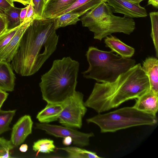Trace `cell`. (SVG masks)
Listing matches in <instances>:
<instances>
[{"instance_id":"11","label":"cell","mask_w":158,"mask_h":158,"mask_svg":"<svg viewBox=\"0 0 158 158\" xmlns=\"http://www.w3.org/2000/svg\"><path fill=\"white\" fill-rule=\"evenodd\" d=\"M33 124L31 116L26 115L20 118L13 126L10 141L14 146H18L23 143L31 133Z\"/></svg>"},{"instance_id":"31","label":"cell","mask_w":158,"mask_h":158,"mask_svg":"<svg viewBox=\"0 0 158 158\" xmlns=\"http://www.w3.org/2000/svg\"><path fill=\"white\" fill-rule=\"evenodd\" d=\"M8 95V94L5 91L0 89V109L6 99Z\"/></svg>"},{"instance_id":"6","label":"cell","mask_w":158,"mask_h":158,"mask_svg":"<svg viewBox=\"0 0 158 158\" xmlns=\"http://www.w3.org/2000/svg\"><path fill=\"white\" fill-rule=\"evenodd\" d=\"M88 123L97 125L103 133L114 132L135 126H153L158 122L156 115L140 111L132 107H125L87 118Z\"/></svg>"},{"instance_id":"18","label":"cell","mask_w":158,"mask_h":158,"mask_svg":"<svg viewBox=\"0 0 158 158\" xmlns=\"http://www.w3.org/2000/svg\"><path fill=\"white\" fill-rule=\"evenodd\" d=\"M106 0H77L71 6L60 13L56 17L68 13L76 14L80 17L101 3L103 2H106Z\"/></svg>"},{"instance_id":"33","label":"cell","mask_w":158,"mask_h":158,"mask_svg":"<svg viewBox=\"0 0 158 158\" xmlns=\"http://www.w3.org/2000/svg\"><path fill=\"white\" fill-rule=\"evenodd\" d=\"M73 142V140L70 136H67L64 138L62 143L63 144L66 146H69Z\"/></svg>"},{"instance_id":"2","label":"cell","mask_w":158,"mask_h":158,"mask_svg":"<svg viewBox=\"0 0 158 158\" xmlns=\"http://www.w3.org/2000/svg\"><path fill=\"white\" fill-rule=\"evenodd\" d=\"M150 89L148 77L139 63L114 81L96 83L85 104L101 113L117 107L128 100L137 98Z\"/></svg>"},{"instance_id":"25","label":"cell","mask_w":158,"mask_h":158,"mask_svg":"<svg viewBox=\"0 0 158 158\" xmlns=\"http://www.w3.org/2000/svg\"><path fill=\"white\" fill-rule=\"evenodd\" d=\"M14 146L10 140L0 137V158H11L12 151Z\"/></svg>"},{"instance_id":"9","label":"cell","mask_w":158,"mask_h":158,"mask_svg":"<svg viewBox=\"0 0 158 158\" xmlns=\"http://www.w3.org/2000/svg\"><path fill=\"white\" fill-rule=\"evenodd\" d=\"M107 4L113 7L114 12L122 14L129 18L144 17L148 14L146 9L139 3L129 0H107Z\"/></svg>"},{"instance_id":"8","label":"cell","mask_w":158,"mask_h":158,"mask_svg":"<svg viewBox=\"0 0 158 158\" xmlns=\"http://www.w3.org/2000/svg\"><path fill=\"white\" fill-rule=\"evenodd\" d=\"M35 128L44 131L48 134L57 137L64 138L70 136L73 144L81 147L88 146L90 138L94 136L93 132L85 133L72 128L47 123H36Z\"/></svg>"},{"instance_id":"24","label":"cell","mask_w":158,"mask_h":158,"mask_svg":"<svg viewBox=\"0 0 158 158\" xmlns=\"http://www.w3.org/2000/svg\"><path fill=\"white\" fill-rule=\"evenodd\" d=\"M149 15L152 24L151 36L153 42L156 56L158 57V12H151L150 13Z\"/></svg>"},{"instance_id":"39","label":"cell","mask_w":158,"mask_h":158,"mask_svg":"<svg viewBox=\"0 0 158 158\" xmlns=\"http://www.w3.org/2000/svg\"><path fill=\"white\" fill-rule=\"evenodd\" d=\"M8 1L11 5L13 6H14V3H13V0H6Z\"/></svg>"},{"instance_id":"30","label":"cell","mask_w":158,"mask_h":158,"mask_svg":"<svg viewBox=\"0 0 158 158\" xmlns=\"http://www.w3.org/2000/svg\"><path fill=\"white\" fill-rule=\"evenodd\" d=\"M12 6L6 0H0V8L4 12L9 10Z\"/></svg>"},{"instance_id":"38","label":"cell","mask_w":158,"mask_h":158,"mask_svg":"<svg viewBox=\"0 0 158 158\" xmlns=\"http://www.w3.org/2000/svg\"><path fill=\"white\" fill-rule=\"evenodd\" d=\"M131 1L134 3H139L142 1L144 0H129Z\"/></svg>"},{"instance_id":"15","label":"cell","mask_w":158,"mask_h":158,"mask_svg":"<svg viewBox=\"0 0 158 158\" xmlns=\"http://www.w3.org/2000/svg\"><path fill=\"white\" fill-rule=\"evenodd\" d=\"M15 75L9 63L0 60V89L12 91L15 85Z\"/></svg>"},{"instance_id":"16","label":"cell","mask_w":158,"mask_h":158,"mask_svg":"<svg viewBox=\"0 0 158 158\" xmlns=\"http://www.w3.org/2000/svg\"><path fill=\"white\" fill-rule=\"evenodd\" d=\"M47 103L45 107L36 116V118L40 123H48L58 119L64 107L65 102L60 103Z\"/></svg>"},{"instance_id":"27","label":"cell","mask_w":158,"mask_h":158,"mask_svg":"<svg viewBox=\"0 0 158 158\" xmlns=\"http://www.w3.org/2000/svg\"><path fill=\"white\" fill-rule=\"evenodd\" d=\"M47 0H31L34 13V19L43 18L42 14Z\"/></svg>"},{"instance_id":"23","label":"cell","mask_w":158,"mask_h":158,"mask_svg":"<svg viewBox=\"0 0 158 158\" xmlns=\"http://www.w3.org/2000/svg\"><path fill=\"white\" fill-rule=\"evenodd\" d=\"M15 112V110L5 111L0 109V135L10 129L9 125Z\"/></svg>"},{"instance_id":"21","label":"cell","mask_w":158,"mask_h":158,"mask_svg":"<svg viewBox=\"0 0 158 158\" xmlns=\"http://www.w3.org/2000/svg\"><path fill=\"white\" fill-rule=\"evenodd\" d=\"M21 8L12 6L4 12L7 21V29H11L21 24L20 13Z\"/></svg>"},{"instance_id":"29","label":"cell","mask_w":158,"mask_h":158,"mask_svg":"<svg viewBox=\"0 0 158 158\" xmlns=\"http://www.w3.org/2000/svg\"><path fill=\"white\" fill-rule=\"evenodd\" d=\"M34 13L33 8L31 3L28 5L26 15L24 21L31 18L34 17Z\"/></svg>"},{"instance_id":"7","label":"cell","mask_w":158,"mask_h":158,"mask_svg":"<svg viewBox=\"0 0 158 158\" xmlns=\"http://www.w3.org/2000/svg\"><path fill=\"white\" fill-rule=\"evenodd\" d=\"M83 94L76 91L65 102V105L58 118L63 126L71 128H80L82 118L87 111L83 100Z\"/></svg>"},{"instance_id":"4","label":"cell","mask_w":158,"mask_h":158,"mask_svg":"<svg viewBox=\"0 0 158 158\" xmlns=\"http://www.w3.org/2000/svg\"><path fill=\"white\" fill-rule=\"evenodd\" d=\"M113 52L89 47L86 54L89 66L82 73L83 77L94 79L98 83L111 82L135 65V60L123 57Z\"/></svg>"},{"instance_id":"5","label":"cell","mask_w":158,"mask_h":158,"mask_svg":"<svg viewBox=\"0 0 158 158\" xmlns=\"http://www.w3.org/2000/svg\"><path fill=\"white\" fill-rule=\"evenodd\" d=\"M80 20L83 26L94 33V38L100 41L114 33L130 35L135 28L132 18L114 15L112 8L106 2L87 11Z\"/></svg>"},{"instance_id":"19","label":"cell","mask_w":158,"mask_h":158,"mask_svg":"<svg viewBox=\"0 0 158 158\" xmlns=\"http://www.w3.org/2000/svg\"><path fill=\"white\" fill-rule=\"evenodd\" d=\"M66 152L68 158H101L96 152L75 147H67L57 148Z\"/></svg>"},{"instance_id":"28","label":"cell","mask_w":158,"mask_h":158,"mask_svg":"<svg viewBox=\"0 0 158 158\" xmlns=\"http://www.w3.org/2000/svg\"><path fill=\"white\" fill-rule=\"evenodd\" d=\"M7 29V23L6 16L0 17V35Z\"/></svg>"},{"instance_id":"35","label":"cell","mask_w":158,"mask_h":158,"mask_svg":"<svg viewBox=\"0 0 158 158\" xmlns=\"http://www.w3.org/2000/svg\"><path fill=\"white\" fill-rule=\"evenodd\" d=\"M31 0H13V2H20L24 6L30 4Z\"/></svg>"},{"instance_id":"1","label":"cell","mask_w":158,"mask_h":158,"mask_svg":"<svg viewBox=\"0 0 158 158\" xmlns=\"http://www.w3.org/2000/svg\"><path fill=\"white\" fill-rule=\"evenodd\" d=\"M54 19H34L23 35L11 66L23 76L37 72L56 48Z\"/></svg>"},{"instance_id":"14","label":"cell","mask_w":158,"mask_h":158,"mask_svg":"<svg viewBox=\"0 0 158 158\" xmlns=\"http://www.w3.org/2000/svg\"><path fill=\"white\" fill-rule=\"evenodd\" d=\"M77 0H47L43 10L42 18H55L71 6Z\"/></svg>"},{"instance_id":"32","label":"cell","mask_w":158,"mask_h":158,"mask_svg":"<svg viewBox=\"0 0 158 158\" xmlns=\"http://www.w3.org/2000/svg\"><path fill=\"white\" fill-rule=\"evenodd\" d=\"M27 8L28 5L23 8H21L20 13V19L21 24L24 22L26 17Z\"/></svg>"},{"instance_id":"34","label":"cell","mask_w":158,"mask_h":158,"mask_svg":"<svg viewBox=\"0 0 158 158\" xmlns=\"http://www.w3.org/2000/svg\"><path fill=\"white\" fill-rule=\"evenodd\" d=\"M151 5L155 7H158V0H148V5Z\"/></svg>"},{"instance_id":"12","label":"cell","mask_w":158,"mask_h":158,"mask_svg":"<svg viewBox=\"0 0 158 158\" xmlns=\"http://www.w3.org/2000/svg\"><path fill=\"white\" fill-rule=\"evenodd\" d=\"M133 106L136 109L156 115L158 110V95L150 89L137 98Z\"/></svg>"},{"instance_id":"37","label":"cell","mask_w":158,"mask_h":158,"mask_svg":"<svg viewBox=\"0 0 158 158\" xmlns=\"http://www.w3.org/2000/svg\"><path fill=\"white\" fill-rule=\"evenodd\" d=\"M5 16L4 12L0 8V17Z\"/></svg>"},{"instance_id":"36","label":"cell","mask_w":158,"mask_h":158,"mask_svg":"<svg viewBox=\"0 0 158 158\" xmlns=\"http://www.w3.org/2000/svg\"><path fill=\"white\" fill-rule=\"evenodd\" d=\"M28 148V145L27 144H23L20 146L19 150L22 152H25L27 150Z\"/></svg>"},{"instance_id":"13","label":"cell","mask_w":158,"mask_h":158,"mask_svg":"<svg viewBox=\"0 0 158 158\" xmlns=\"http://www.w3.org/2000/svg\"><path fill=\"white\" fill-rule=\"evenodd\" d=\"M142 68L148 76L150 89L158 95V60L149 57L143 61Z\"/></svg>"},{"instance_id":"26","label":"cell","mask_w":158,"mask_h":158,"mask_svg":"<svg viewBox=\"0 0 158 158\" xmlns=\"http://www.w3.org/2000/svg\"><path fill=\"white\" fill-rule=\"evenodd\" d=\"M19 26L11 29H6L0 35V52L10 42Z\"/></svg>"},{"instance_id":"17","label":"cell","mask_w":158,"mask_h":158,"mask_svg":"<svg viewBox=\"0 0 158 158\" xmlns=\"http://www.w3.org/2000/svg\"><path fill=\"white\" fill-rule=\"evenodd\" d=\"M106 46L110 48L113 52H116L121 56L128 58L134 54L135 49L129 46L117 38L110 35L104 39Z\"/></svg>"},{"instance_id":"20","label":"cell","mask_w":158,"mask_h":158,"mask_svg":"<svg viewBox=\"0 0 158 158\" xmlns=\"http://www.w3.org/2000/svg\"><path fill=\"white\" fill-rule=\"evenodd\" d=\"M79 16L76 14L66 13L54 19V25L56 30L67 26L74 25L80 20Z\"/></svg>"},{"instance_id":"10","label":"cell","mask_w":158,"mask_h":158,"mask_svg":"<svg viewBox=\"0 0 158 158\" xmlns=\"http://www.w3.org/2000/svg\"><path fill=\"white\" fill-rule=\"evenodd\" d=\"M34 17L24 21L19 26L16 33L8 44L0 52V60L11 62L19 47L22 38L32 23Z\"/></svg>"},{"instance_id":"22","label":"cell","mask_w":158,"mask_h":158,"mask_svg":"<svg viewBox=\"0 0 158 158\" xmlns=\"http://www.w3.org/2000/svg\"><path fill=\"white\" fill-rule=\"evenodd\" d=\"M33 150L37 153H49L53 152L56 148L53 140L48 139H39L34 143Z\"/></svg>"},{"instance_id":"3","label":"cell","mask_w":158,"mask_h":158,"mask_svg":"<svg viewBox=\"0 0 158 158\" xmlns=\"http://www.w3.org/2000/svg\"><path fill=\"white\" fill-rule=\"evenodd\" d=\"M79 64L70 57L54 60L39 84L43 99L47 103H62L76 91Z\"/></svg>"}]
</instances>
